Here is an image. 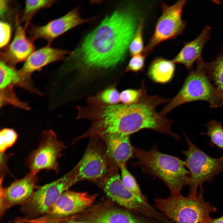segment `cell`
Masks as SVG:
<instances>
[{
	"instance_id": "obj_1",
	"label": "cell",
	"mask_w": 223,
	"mask_h": 223,
	"mask_svg": "<svg viewBox=\"0 0 223 223\" xmlns=\"http://www.w3.org/2000/svg\"><path fill=\"white\" fill-rule=\"evenodd\" d=\"M141 17L131 5L105 18L66 58L67 70L74 69L87 76L116 67L125 57Z\"/></svg>"
},
{
	"instance_id": "obj_2",
	"label": "cell",
	"mask_w": 223,
	"mask_h": 223,
	"mask_svg": "<svg viewBox=\"0 0 223 223\" xmlns=\"http://www.w3.org/2000/svg\"><path fill=\"white\" fill-rule=\"evenodd\" d=\"M138 161L143 171L162 180L169 188L171 195L181 194L183 187L190 182V172L185 162L173 156L162 153L155 145L148 151L133 147Z\"/></svg>"
},
{
	"instance_id": "obj_3",
	"label": "cell",
	"mask_w": 223,
	"mask_h": 223,
	"mask_svg": "<svg viewBox=\"0 0 223 223\" xmlns=\"http://www.w3.org/2000/svg\"><path fill=\"white\" fill-rule=\"evenodd\" d=\"M195 194L183 196L171 195L167 198L155 200V207L175 223H204L217 208L204 199L202 185Z\"/></svg>"
},
{
	"instance_id": "obj_4",
	"label": "cell",
	"mask_w": 223,
	"mask_h": 223,
	"mask_svg": "<svg viewBox=\"0 0 223 223\" xmlns=\"http://www.w3.org/2000/svg\"><path fill=\"white\" fill-rule=\"evenodd\" d=\"M197 100L207 102L212 108L223 105L221 96L211 83L205 70V62L202 58L197 61L196 69L188 75L177 94L159 113L164 116L181 105Z\"/></svg>"
},
{
	"instance_id": "obj_5",
	"label": "cell",
	"mask_w": 223,
	"mask_h": 223,
	"mask_svg": "<svg viewBox=\"0 0 223 223\" xmlns=\"http://www.w3.org/2000/svg\"><path fill=\"white\" fill-rule=\"evenodd\" d=\"M80 163L67 173L57 179L39 186L29 201L21 206L25 219H34L46 213L61 195L76 184Z\"/></svg>"
},
{
	"instance_id": "obj_6",
	"label": "cell",
	"mask_w": 223,
	"mask_h": 223,
	"mask_svg": "<svg viewBox=\"0 0 223 223\" xmlns=\"http://www.w3.org/2000/svg\"><path fill=\"white\" fill-rule=\"evenodd\" d=\"M185 137L188 149L182 152L186 157L185 165L190 172L189 194H195L202 183H211L215 176L223 172V155L219 158L212 157L194 144L187 136Z\"/></svg>"
},
{
	"instance_id": "obj_7",
	"label": "cell",
	"mask_w": 223,
	"mask_h": 223,
	"mask_svg": "<svg viewBox=\"0 0 223 223\" xmlns=\"http://www.w3.org/2000/svg\"><path fill=\"white\" fill-rule=\"evenodd\" d=\"M118 168L111 166L107 174L101 180L107 195L113 201L127 208L140 213L149 218L165 221L166 218L164 214L156 211L147 201L140 198L125 186Z\"/></svg>"
},
{
	"instance_id": "obj_8",
	"label": "cell",
	"mask_w": 223,
	"mask_h": 223,
	"mask_svg": "<svg viewBox=\"0 0 223 223\" xmlns=\"http://www.w3.org/2000/svg\"><path fill=\"white\" fill-rule=\"evenodd\" d=\"M186 0L178 1L171 5H161L162 13L155 25L154 31L142 54L146 56L159 45L181 34L186 26L182 13Z\"/></svg>"
},
{
	"instance_id": "obj_9",
	"label": "cell",
	"mask_w": 223,
	"mask_h": 223,
	"mask_svg": "<svg viewBox=\"0 0 223 223\" xmlns=\"http://www.w3.org/2000/svg\"><path fill=\"white\" fill-rule=\"evenodd\" d=\"M97 194L68 190L63 193L45 214L26 220L27 223H57L82 212L94 202Z\"/></svg>"
},
{
	"instance_id": "obj_10",
	"label": "cell",
	"mask_w": 223,
	"mask_h": 223,
	"mask_svg": "<svg viewBox=\"0 0 223 223\" xmlns=\"http://www.w3.org/2000/svg\"><path fill=\"white\" fill-rule=\"evenodd\" d=\"M65 148L64 145L58 139L51 130L44 131L37 148L27 157L26 163L30 172L37 173L46 169L59 172L58 160Z\"/></svg>"
},
{
	"instance_id": "obj_11",
	"label": "cell",
	"mask_w": 223,
	"mask_h": 223,
	"mask_svg": "<svg viewBox=\"0 0 223 223\" xmlns=\"http://www.w3.org/2000/svg\"><path fill=\"white\" fill-rule=\"evenodd\" d=\"M37 173L30 172L24 177L16 180L9 186H0V215L2 216L11 208L22 206L31 199L39 186Z\"/></svg>"
},
{
	"instance_id": "obj_12",
	"label": "cell",
	"mask_w": 223,
	"mask_h": 223,
	"mask_svg": "<svg viewBox=\"0 0 223 223\" xmlns=\"http://www.w3.org/2000/svg\"><path fill=\"white\" fill-rule=\"evenodd\" d=\"M92 139L79 162L80 166L76 183L85 180L94 181L101 180L106 175L109 168L106 152L97 141V138Z\"/></svg>"
},
{
	"instance_id": "obj_13",
	"label": "cell",
	"mask_w": 223,
	"mask_h": 223,
	"mask_svg": "<svg viewBox=\"0 0 223 223\" xmlns=\"http://www.w3.org/2000/svg\"><path fill=\"white\" fill-rule=\"evenodd\" d=\"M91 19H84L76 8L63 16L51 20L41 26L33 25L28 30L29 38L33 42L40 39L46 41L48 44L56 38L74 27L89 21Z\"/></svg>"
},
{
	"instance_id": "obj_14",
	"label": "cell",
	"mask_w": 223,
	"mask_h": 223,
	"mask_svg": "<svg viewBox=\"0 0 223 223\" xmlns=\"http://www.w3.org/2000/svg\"><path fill=\"white\" fill-rule=\"evenodd\" d=\"M15 30L13 41L0 52L1 61L14 67L17 63L25 61L34 51V46L26 34L27 26L21 25L19 15L15 17Z\"/></svg>"
},
{
	"instance_id": "obj_15",
	"label": "cell",
	"mask_w": 223,
	"mask_h": 223,
	"mask_svg": "<svg viewBox=\"0 0 223 223\" xmlns=\"http://www.w3.org/2000/svg\"><path fill=\"white\" fill-rule=\"evenodd\" d=\"M70 53L66 50L54 48L48 44L29 56L18 70L20 77L24 82L28 83L30 82V76L33 72L52 63L65 60L66 55Z\"/></svg>"
},
{
	"instance_id": "obj_16",
	"label": "cell",
	"mask_w": 223,
	"mask_h": 223,
	"mask_svg": "<svg viewBox=\"0 0 223 223\" xmlns=\"http://www.w3.org/2000/svg\"><path fill=\"white\" fill-rule=\"evenodd\" d=\"M106 144L107 156L119 167L135 156L133 147L129 136L113 134L106 135L102 138Z\"/></svg>"
},
{
	"instance_id": "obj_17",
	"label": "cell",
	"mask_w": 223,
	"mask_h": 223,
	"mask_svg": "<svg viewBox=\"0 0 223 223\" xmlns=\"http://www.w3.org/2000/svg\"><path fill=\"white\" fill-rule=\"evenodd\" d=\"M85 221L88 223H157L126 210L111 207L93 212L87 216Z\"/></svg>"
},
{
	"instance_id": "obj_18",
	"label": "cell",
	"mask_w": 223,
	"mask_h": 223,
	"mask_svg": "<svg viewBox=\"0 0 223 223\" xmlns=\"http://www.w3.org/2000/svg\"><path fill=\"white\" fill-rule=\"evenodd\" d=\"M210 35V28H203L199 35L194 40L186 43L172 61L174 63L184 65L190 69L194 63L201 58V53L204 46Z\"/></svg>"
},
{
	"instance_id": "obj_19",
	"label": "cell",
	"mask_w": 223,
	"mask_h": 223,
	"mask_svg": "<svg viewBox=\"0 0 223 223\" xmlns=\"http://www.w3.org/2000/svg\"><path fill=\"white\" fill-rule=\"evenodd\" d=\"M172 60L157 57L151 62L147 71L148 77L153 81L165 83L171 81L175 72V66Z\"/></svg>"
},
{
	"instance_id": "obj_20",
	"label": "cell",
	"mask_w": 223,
	"mask_h": 223,
	"mask_svg": "<svg viewBox=\"0 0 223 223\" xmlns=\"http://www.w3.org/2000/svg\"><path fill=\"white\" fill-rule=\"evenodd\" d=\"M205 67L209 79L213 82L221 96L223 106V51L216 60L205 63Z\"/></svg>"
},
{
	"instance_id": "obj_21",
	"label": "cell",
	"mask_w": 223,
	"mask_h": 223,
	"mask_svg": "<svg viewBox=\"0 0 223 223\" xmlns=\"http://www.w3.org/2000/svg\"><path fill=\"white\" fill-rule=\"evenodd\" d=\"M54 0H28L25 2V7L22 11L21 22L28 27L35 14L42 9L49 7L57 2Z\"/></svg>"
},
{
	"instance_id": "obj_22",
	"label": "cell",
	"mask_w": 223,
	"mask_h": 223,
	"mask_svg": "<svg viewBox=\"0 0 223 223\" xmlns=\"http://www.w3.org/2000/svg\"><path fill=\"white\" fill-rule=\"evenodd\" d=\"M0 82L1 90L15 85L25 87L18 71L1 61L0 63Z\"/></svg>"
},
{
	"instance_id": "obj_23",
	"label": "cell",
	"mask_w": 223,
	"mask_h": 223,
	"mask_svg": "<svg viewBox=\"0 0 223 223\" xmlns=\"http://www.w3.org/2000/svg\"><path fill=\"white\" fill-rule=\"evenodd\" d=\"M93 102L104 105H113L120 102V93L116 85H108L96 94L87 98Z\"/></svg>"
},
{
	"instance_id": "obj_24",
	"label": "cell",
	"mask_w": 223,
	"mask_h": 223,
	"mask_svg": "<svg viewBox=\"0 0 223 223\" xmlns=\"http://www.w3.org/2000/svg\"><path fill=\"white\" fill-rule=\"evenodd\" d=\"M207 132L202 134L208 136L210 146H216L223 150V127L220 121L211 120L206 124Z\"/></svg>"
},
{
	"instance_id": "obj_25",
	"label": "cell",
	"mask_w": 223,
	"mask_h": 223,
	"mask_svg": "<svg viewBox=\"0 0 223 223\" xmlns=\"http://www.w3.org/2000/svg\"><path fill=\"white\" fill-rule=\"evenodd\" d=\"M119 168L121 173V179L125 186L132 193L141 199L146 201L142 194L135 178L128 170L125 164L121 166Z\"/></svg>"
},
{
	"instance_id": "obj_26",
	"label": "cell",
	"mask_w": 223,
	"mask_h": 223,
	"mask_svg": "<svg viewBox=\"0 0 223 223\" xmlns=\"http://www.w3.org/2000/svg\"><path fill=\"white\" fill-rule=\"evenodd\" d=\"M144 25V20L142 17L129 47V53L132 56L142 53L144 51L143 33Z\"/></svg>"
},
{
	"instance_id": "obj_27",
	"label": "cell",
	"mask_w": 223,
	"mask_h": 223,
	"mask_svg": "<svg viewBox=\"0 0 223 223\" xmlns=\"http://www.w3.org/2000/svg\"><path fill=\"white\" fill-rule=\"evenodd\" d=\"M146 91L143 81L141 87L138 89H128L120 93V102L126 105H130L138 102Z\"/></svg>"
},
{
	"instance_id": "obj_28",
	"label": "cell",
	"mask_w": 223,
	"mask_h": 223,
	"mask_svg": "<svg viewBox=\"0 0 223 223\" xmlns=\"http://www.w3.org/2000/svg\"><path fill=\"white\" fill-rule=\"evenodd\" d=\"M13 86H10L1 90V106L7 104H11L24 109H28L25 103L20 101L13 91Z\"/></svg>"
},
{
	"instance_id": "obj_29",
	"label": "cell",
	"mask_w": 223,
	"mask_h": 223,
	"mask_svg": "<svg viewBox=\"0 0 223 223\" xmlns=\"http://www.w3.org/2000/svg\"><path fill=\"white\" fill-rule=\"evenodd\" d=\"M17 135L13 129L4 128L0 132V151L4 153L8 148L11 146L16 142Z\"/></svg>"
},
{
	"instance_id": "obj_30",
	"label": "cell",
	"mask_w": 223,
	"mask_h": 223,
	"mask_svg": "<svg viewBox=\"0 0 223 223\" xmlns=\"http://www.w3.org/2000/svg\"><path fill=\"white\" fill-rule=\"evenodd\" d=\"M146 56L142 53L132 56L126 67L125 72L138 73L144 68Z\"/></svg>"
},
{
	"instance_id": "obj_31",
	"label": "cell",
	"mask_w": 223,
	"mask_h": 223,
	"mask_svg": "<svg viewBox=\"0 0 223 223\" xmlns=\"http://www.w3.org/2000/svg\"><path fill=\"white\" fill-rule=\"evenodd\" d=\"M0 48L4 49L8 45L11 38V28L9 23L1 20Z\"/></svg>"
},
{
	"instance_id": "obj_32",
	"label": "cell",
	"mask_w": 223,
	"mask_h": 223,
	"mask_svg": "<svg viewBox=\"0 0 223 223\" xmlns=\"http://www.w3.org/2000/svg\"><path fill=\"white\" fill-rule=\"evenodd\" d=\"M10 1L0 0V17L1 20L4 21L10 10Z\"/></svg>"
},
{
	"instance_id": "obj_33",
	"label": "cell",
	"mask_w": 223,
	"mask_h": 223,
	"mask_svg": "<svg viewBox=\"0 0 223 223\" xmlns=\"http://www.w3.org/2000/svg\"><path fill=\"white\" fill-rule=\"evenodd\" d=\"M204 223H223V215L215 219L212 218L209 216L205 220Z\"/></svg>"
},
{
	"instance_id": "obj_34",
	"label": "cell",
	"mask_w": 223,
	"mask_h": 223,
	"mask_svg": "<svg viewBox=\"0 0 223 223\" xmlns=\"http://www.w3.org/2000/svg\"><path fill=\"white\" fill-rule=\"evenodd\" d=\"M57 223H88L85 221H77L70 218Z\"/></svg>"
}]
</instances>
